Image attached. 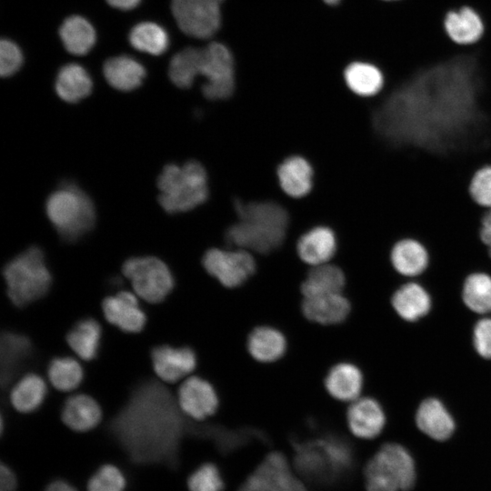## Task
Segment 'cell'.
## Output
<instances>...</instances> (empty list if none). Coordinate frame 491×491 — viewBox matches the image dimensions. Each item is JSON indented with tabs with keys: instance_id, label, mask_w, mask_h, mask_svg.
<instances>
[{
	"instance_id": "d6986e66",
	"label": "cell",
	"mask_w": 491,
	"mask_h": 491,
	"mask_svg": "<svg viewBox=\"0 0 491 491\" xmlns=\"http://www.w3.org/2000/svg\"><path fill=\"white\" fill-rule=\"evenodd\" d=\"M416 422L417 427L429 437L444 441L455 430V421L444 404L437 398L429 397L419 405Z\"/></svg>"
},
{
	"instance_id": "44dd1931",
	"label": "cell",
	"mask_w": 491,
	"mask_h": 491,
	"mask_svg": "<svg viewBox=\"0 0 491 491\" xmlns=\"http://www.w3.org/2000/svg\"><path fill=\"white\" fill-rule=\"evenodd\" d=\"M347 87L360 98L375 97L385 86L383 71L374 63L356 60L344 71Z\"/></svg>"
},
{
	"instance_id": "f6af8a7d",
	"label": "cell",
	"mask_w": 491,
	"mask_h": 491,
	"mask_svg": "<svg viewBox=\"0 0 491 491\" xmlns=\"http://www.w3.org/2000/svg\"><path fill=\"white\" fill-rule=\"evenodd\" d=\"M16 477L13 470L6 465L0 466V491H15Z\"/></svg>"
},
{
	"instance_id": "f907efd6",
	"label": "cell",
	"mask_w": 491,
	"mask_h": 491,
	"mask_svg": "<svg viewBox=\"0 0 491 491\" xmlns=\"http://www.w3.org/2000/svg\"><path fill=\"white\" fill-rule=\"evenodd\" d=\"M382 1H386V2H393V1H398V0H382Z\"/></svg>"
},
{
	"instance_id": "52a82bcc",
	"label": "cell",
	"mask_w": 491,
	"mask_h": 491,
	"mask_svg": "<svg viewBox=\"0 0 491 491\" xmlns=\"http://www.w3.org/2000/svg\"><path fill=\"white\" fill-rule=\"evenodd\" d=\"M135 293L149 303H160L174 287V278L168 266L155 256L127 259L122 268Z\"/></svg>"
},
{
	"instance_id": "74e56055",
	"label": "cell",
	"mask_w": 491,
	"mask_h": 491,
	"mask_svg": "<svg viewBox=\"0 0 491 491\" xmlns=\"http://www.w3.org/2000/svg\"><path fill=\"white\" fill-rule=\"evenodd\" d=\"M125 487L124 475L113 465L100 466L87 483V491H124Z\"/></svg>"
},
{
	"instance_id": "277c9868",
	"label": "cell",
	"mask_w": 491,
	"mask_h": 491,
	"mask_svg": "<svg viewBox=\"0 0 491 491\" xmlns=\"http://www.w3.org/2000/svg\"><path fill=\"white\" fill-rule=\"evenodd\" d=\"M46 215L59 235L65 241H75L95 225L93 201L77 185L65 183L55 190L45 203Z\"/></svg>"
},
{
	"instance_id": "4fadbf2b",
	"label": "cell",
	"mask_w": 491,
	"mask_h": 491,
	"mask_svg": "<svg viewBox=\"0 0 491 491\" xmlns=\"http://www.w3.org/2000/svg\"><path fill=\"white\" fill-rule=\"evenodd\" d=\"M151 359L157 376L167 383L178 381L192 373L196 366V356L187 346H158L153 348Z\"/></svg>"
},
{
	"instance_id": "d4e9b609",
	"label": "cell",
	"mask_w": 491,
	"mask_h": 491,
	"mask_svg": "<svg viewBox=\"0 0 491 491\" xmlns=\"http://www.w3.org/2000/svg\"><path fill=\"white\" fill-rule=\"evenodd\" d=\"M287 343L285 336L276 328L262 326L256 327L247 338V349L258 362L271 363L280 359L286 353Z\"/></svg>"
},
{
	"instance_id": "681fc988",
	"label": "cell",
	"mask_w": 491,
	"mask_h": 491,
	"mask_svg": "<svg viewBox=\"0 0 491 491\" xmlns=\"http://www.w3.org/2000/svg\"><path fill=\"white\" fill-rule=\"evenodd\" d=\"M326 4L330 5H337L341 0H323Z\"/></svg>"
},
{
	"instance_id": "ac0fdd59",
	"label": "cell",
	"mask_w": 491,
	"mask_h": 491,
	"mask_svg": "<svg viewBox=\"0 0 491 491\" xmlns=\"http://www.w3.org/2000/svg\"><path fill=\"white\" fill-rule=\"evenodd\" d=\"M444 28L447 36L460 45H470L478 42L485 32L482 17L468 5L447 12L444 19Z\"/></svg>"
},
{
	"instance_id": "d590c367",
	"label": "cell",
	"mask_w": 491,
	"mask_h": 491,
	"mask_svg": "<svg viewBox=\"0 0 491 491\" xmlns=\"http://www.w3.org/2000/svg\"><path fill=\"white\" fill-rule=\"evenodd\" d=\"M129 41L135 49L154 55L163 54L169 44L165 29L152 22L136 25L130 32Z\"/></svg>"
},
{
	"instance_id": "ba28073f",
	"label": "cell",
	"mask_w": 491,
	"mask_h": 491,
	"mask_svg": "<svg viewBox=\"0 0 491 491\" xmlns=\"http://www.w3.org/2000/svg\"><path fill=\"white\" fill-rule=\"evenodd\" d=\"M200 75L206 82L204 95L211 100L228 98L235 88L234 60L229 49L221 43H211L202 48Z\"/></svg>"
},
{
	"instance_id": "9a60e30c",
	"label": "cell",
	"mask_w": 491,
	"mask_h": 491,
	"mask_svg": "<svg viewBox=\"0 0 491 491\" xmlns=\"http://www.w3.org/2000/svg\"><path fill=\"white\" fill-rule=\"evenodd\" d=\"M102 309L105 319L126 333H138L145 327L146 316L136 297L122 291L103 300Z\"/></svg>"
},
{
	"instance_id": "7bdbcfd3",
	"label": "cell",
	"mask_w": 491,
	"mask_h": 491,
	"mask_svg": "<svg viewBox=\"0 0 491 491\" xmlns=\"http://www.w3.org/2000/svg\"><path fill=\"white\" fill-rule=\"evenodd\" d=\"M270 491H306L300 480L295 477L290 471L274 480L269 486Z\"/></svg>"
},
{
	"instance_id": "30bf717a",
	"label": "cell",
	"mask_w": 491,
	"mask_h": 491,
	"mask_svg": "<svg viewBox=\"0 0 491 491\" xmlns=\"http://www.w3.org/2000/svg\"><path fill=\"white\" fill-rule=\"evenodd\" d=\"M203 265L209 275L229 288L240 286L256 271V262L245 249H209L204 255Z\"/></svg>"
},
{
	"instance_id": "c3c4849f",
	"label": "cell",
	"mask_w": 491,
	"mask_h": 491,
	"mask_svg": "<svg viewBox=\"0 0 491 491\" xmlns=\"http://www.w3.org/2000/svg\"><path fill=\"white\" fill-rule=\"evenodd\" d=\"M106 2L115 8L128 10L135 7L140 0H106Z\"/></svg>"
},
{
	"instance_id": "ee69618b",
	"label": "cell",
	"mask_w": 491,
	"mask_h": 491,
	"mask_svg": "<svg viewBox=\"0 0 491 491\" xmlns=\"http://www.w3.org/2000/svg\"><path fill=\"white\" fill-rule=\"evenodd\" d=\"M479 236L491 260V208L486 209L482 215Z\"/></svg>"
},
{
	"instance_id": "7402d4cb",
	"label": "cell",
	"mask_w": 491,
	"mask_h": 491,
	"mask_svg": "<svg viewBox=\"0 0 491 491\" xmlns=\"http://www.w3.org/2000/svg\"><path fill=\"white\" fill-rule=\"evenodd\" d=\"M61 418L70 429L86 432L100 423L102 411L93 397L78 394L66 399L62 408Z\"/></svg>"
},
{
	"instance_id": "6da1fadb",
	"label": "cell",
	"mask_w": 491,
	"mask_h": 491,
	"mask_svg": "<svg viewBox=\"0 0 491 491\" xmlns=\"http://www.w3.org/2000/svg\"><path fill=\"white\" fill-rule=\"evenodd\" d=\"M179 408L163 385L148 380L133 390L110 428L134 461L175 465L185 430Z\"/></svg>"
},
{
	"instance_id": "5b68a950",
	"label": "cell",
	"mask_w": 491,
	"mask_h": 491,
	"mask_svg": "<svg viewBox=\"0 0 491 491\" xmlns=\"http://www.w3.org/2000/svg\"><path fill=\"white\" fill-rule=\"evenodd\" d=\"M3 275L7 296L17 306H24L42 298L52 283L45 255L37 246H31L10 260L5 265Z\"/></svg>"
},
{
	"instance_id": "f546056e",
	"label": "cell",
	"mask_w": 491,
	"mask_h": 491,
	"mask_svg": "<svg viewBox=\"0 0 491 491\" xmlns=\"http://www.w3.org/2000/svg\"><path fill=\"white\" fill-rule=\"evenodd\" d=\"M93 83L87 72L79 65L63 66L56 77L55 88L58 96L69 103L86 97L92 91Z\"/></svg>"
},
{
	"instance_id": "1f68e13d",
	"label": "cell",
	"mask_w": 491,
	"mask_h": 491,
	"mask_svg": "<svg viewBox=\"0 0 491 491\" xmlns=\"http://www.w3.org/2000/svg\"><path fill=\"white\" fill-rule=\"evenodd\" d=\"M59 35L65 49L76 55H85L95 42L94 27L79 15L66 18L60 26Z\"/></svg>"
},
{
	"instance_id": "8fae6325",
	"label": "cell",
	"mask_w": 491,
	"mask_h": 491,
	"mask_svg": "<svg viewBox=\"0 0 491 491\" xmlns=\"http://www.w3.org/2000/svg\"><path fill=\"white\" fill-rule=\"evenodd\" d=\"M296 466L310 480L329 483L341 476L322 440V438L296 444Z\"/></svg>"
},
{
	"instance_id": "83f0119b",
	"label": "cell",
	"mask_w": 491,
	"mask_h": 491,
	"mask_svg": "<svg viewBox=\"0 0 491 491\" xmlns=\"http://www.w3.org/2000/svg\"><path fill=\"white\" fill-rule=\"evenodd\" d=\"M31 342L27 336L5 332L1 336V383L5 386L13 379L20 365L31 353Z\"/></svg>"
},
{
	"instance_id": "9c48e42d",
	"label": "cell",
	"mask_w": 491,
	"mask_h": 491,
	"mask_svg": "<svg viewBox=\"0 0 491 491\" xmlns=\"http://www.w3.org/2000/svg\"><path fill=\"white\" fill-rule=\"evenodd\" d=\"M223 0H172L171 9L178 27L185 35L205 39L220 27Z\"/></svg>"
},
{
	"instance_id": "b9f144b4",
	"label": "cell",
	"mask_w": 491,
	"mask_h": 491,
	"mask_svg": "<svg viewBox=\"0 0 491 491\" xmlns=\"http://www.w3.org/2000/svg\"><path fill=\"white\" fill-rule=\"evenodd\" d=\"M473 344L477 354L491 359V318L480 319L473 331Z\"/></svg>"
},
{
	"instance_id": "7c38bea8",
	"label": "cell",
	"mask_w": 491,
	"mask_h": 491,
	"mask_svg": "<svg viewBox=\"0 0 491 491\" xmlns=\"http://www.w3.org/2000/svg\"><path fill=\"white\" fill-rule=\"evenodd\" d=\"M180 409L195 420L212 416L218 407V396L206 380L192 376L184 381L177 393Z\"/></svg>"
},
{
	"instance_id": "3957f363",
	"label": "cell",
	"mask_w": 491,
	"mask_h": 491,
	"mask_svg": "<svg viewBox=\"0 0 491 491\" xmlns=\"http://www.w3.org/2000/svg\"><path fill=\"white\" fill-rule=\"evenodd\" d=\"M158 199L170 214L186 212L203 204L208 197L207 175L197 161L180 166L165 165L157 179Z\"/></svg>"
},
{
	"instance_id": "cb8c5ba5",
	"label": "cell",
	"mask_w": 491,
	"mask_h": 491,
	"mask_svg": "<svg viewBox=\"0 0 491 491\" xmlns=\"http://www.w3.org/2000/svg\"><path fill=\"white\" fill-rule=\"evenodd\" d=\"M336 241L327 227H316L300 237L297 252L300 258L313 266L326 264L335 255Z\"/></svg>"
},
{
	"instance_id": "4dcf8cb0",
	"label": "cell",
	"mask_w": 491,
	"mask_h": 491,
	"mask_svg": "<svg viewBox=\"0 0 491 491\" xmlns=\"http://www.w3.org/2000/svg\"><path fill=\"white\" fill-rule=\"evenodd\" d=\"M462 298L473 312H491V274L484 270L468 273L462 284Z\"/></svg>"
},
{
	"instance_id": "484cf974",
	"label": "cell",
	"mask_w": 491,
	"mask_h": 491,
	"mask_svg": "<svg viewBox=\"0 0 491 491\" xmlns=\"http://www.w3.org/2000/svg\"><path fill=\"white\" fill-rule=\"evenodd\" d=\"M277 176L282 189L290 196H304L312 188V167L300 156L286 159L277 169Z\"/></svg>"
},
{
	"instance_id": "7dc6e473",
	"label": "cell",
	"mask_w": 491,
	"mask_h": 491,
	"mask_svg": "<svg viewBox=\"0 0 491 491\" xmlns=\"http://www.w3.org/2000/svg\"><path fill=\"white\" fill-rule=\"evenodd\" d=\"M45 491H77L74 486L64 480H55L51 482Z\"/></svg>"
},
{
	"instance_id": "7a4b0ae2",
	"label": "cell",
	"mask_w": 491,
	"mask_h": 491,
	"mask_svg": "<svg viewBox=\"0 0 491 491\" xmlns=\"http://www.w3.org/2000/svg\"><path fill=\"white\" fill-rule=\"evenodd\" d=\"M238 221L227 228L226 240L240 248L268 254L283 244L289 217L286 209L272 201L234 203Z\"/></svg>"
},
{
	"instance_id": "f1b7e54d",
	"label": "cell",
	"mask_w": 491,
	"mask_h": 491,
	"mask_svg": "<svg viewBox=\"0 0 491 491\" xmlns=\"http://www.w3.org/2000/svg\"><path fill=\"white\" fill-rule=\"evenodd\" d=\"M346 285L343 271L336 266L323 264L314 266L301 285L304 297L342 293Z\"/></svg>"
},
{
	"instance_id": "4316f807",
	"label": "cell",
	"mask_w": 491,
	"mask_h": 491,
	"mask_svg": "<svg viewBox=\"0 0 491 491\" xmlns=\"http://www.w3.org/2000/svg\"><path fill=\"white\" fill-rule=\"evenodd\" d=\"M103 72L107 83L120 91L137 88L145 76L144 66L125 55L108 59L104 65Z\"/></svg>"
},
{
	"instance_id": "60d3db41",
	"label": "cell",
	"mask_w": 491,
	"mask_h": 491,
	"mask_svg": "<svg viewBox=\"0 0 491 491\" xmlns=\"http://www.w3.org/2000/svg\"><path fill=\"white\" fill-rule=\"evenodd\" d=\"M23 62L22 53L18 46L9 40L0 42V75L7 77L20 68Z\"/></svg>"
},
{
	"instance_id": "5bb4252c",
	"label": "cell",
	"mask_w": 491,
	"mask_h": 491,
	"mask_svg": "<svg viewBox=\"0 0 491 491\" xmlns=\"http://www.w3.org/2000/svg\"><path fill=\"white\" fill-rule=\"evenodd\" d=\"M389 261L396 275L405 278H416L427 271L431 257L427 247L421 241L405 237L393 245Z\"/></svg>"
},
{
	"instance_id": "e575fe53",
	"label": "cell",
	"mask_w": 491,
	"mask_h": 491,
	"mask_svg": "<svg viewBox=\"0 0 491 491\" xmlns=\"http://www.w3.org/2000/svg\"><path fill=\"white\" fill-rule=\"evenodd\" d=\"M202 48L186 47L176 53L168 68L170 80L180 88H189L200 75Z\"/></svg>"
},
{
	"instance_id": "836d02e7",
	"label": "cell",
	"mask_w": 491,
	"mask_h": 491,
	"mask_svg": "<svg viewBox=\"0 0 491 491\" xmlns=\"http://www.w3.org/2000/svg\"><path fill=\"white\" fill-rule=\"evenodd\" d=\"M45 395L46 386L42 377L27 374L13 386L10 400L17 411L30 413L42 405Z\"/></svg>"
},
{
	"instance_id": "bcb514c9",
	"label": "cell",
	"mask_w": 491,
	"mask_h": 491,
	"mask_svg": "<svg viewBox=\"0 0 491 491\" xmlns=\"http://www.w3.org/2000/svg\"><path fill=\"white\" fill-rule=\"evenodd\" d=\"M238 491H270L265 481L256 473L250 476Z\"/></svg>"
},
{
	"instance_id": "2e32d148",
	"label": "cell",
	"mask_w": 491,
	"mask_h": 491,
	"mask_svg": "<svg viewBox=\"0 0 491 491\" xmlns=\"http://www.w3.org/2000/svg\"><path fill=\"white\" fill-rule=\"evenodd\" d=\"M346 419L351 432L364 439L377 436L386 424V415L381 405L372 397H358L351 402Z\"/></svg>"
},
{
	"instance_id": "603a6c76",
	"label": "cell",
	"mask_w": 491,
	"mask_h": 491,
	"mask_svg": "<svg viewBox=\"0 0 491 491\" xmlns=\"http://www.w3.org/2000/svg\"><path fill=\"white\" fill-rule=\"evenodd\" d=\"M392 306L401 318L415 322L429 312L431 297L422 285L410 281L396 290L392 296Z\"/></svg>"
},
{
	"instance_id": "ab89813d",
	"label": "cell",
	"mask_w": 491,
	"mask_h": 491,
	"mask_svg": "<svg viewBox=\"0 0 491 491\" xmlns=\"http://www.w3.org/2000/svg\"><path fill=\"white\" fill-rule=\"evenodd\" d=\"M468 191L476 205L491 208V165H482L474 173Z\"/></svg>"
},
{
	"instance_id": "8d00e7d4",
	"label": "cell",
	"mask_w": 491,
	"mask_h": 491,
	"mask_svg": "<svg viewBox=\"0 0 491 491\" xmlns=\"http://www.w3.org/2000/svg\"><path fill=\"white\" fill-rule=\"evenodd\" d=\"M47 372L52 385L60 391L74 390L83 379V369L72 357L54 358L48 366Z\"/></svg>"
},
{
	"instance_id": "8992f818",
	"label": "cell",
	"mask_w": 491,
	"mask_h": 491,
	"mask_svg": "<svg viewBox=\"0 0 491 491\" xmlns=\"http://www.w3.org/2000/svg\"><path fill=\"white\" fill-rule=\"evenodd\" d=\"M365 478L367 491H407L416 481L414 460L402 446L386 444L367 463Z\"/></svg>"
},
{
	"instance_id": "ffe728a7",
	"label": "cell",
	"mask_w": 491,
	"mask_h": 491,
	"mask_svg": "<svg viewBox=\"0 0 491 491\" xmlns=\"http://www.w3.org/2000/svg\"><path fill=\"white\" fill-rule=\"evenodd\" d=\"M364 386L361 370L354 364L342 362L332 366L325 377V387L335 399L353 402L360 397Z\"/></svg>"
},
{
	"instance_id": "f35d334b",
	"label": "cell",
	"mask_w": 491,
	"mask_h": 491,
	"mask_svg": "<svg viewBox=\"0 0 491 491\" xmlns=\"http://www.w3.org/2000/svg\"><path fill=\"white\" fill-rule=\"evenodd\" d=\"M190 491H222L224 481L217 466L211 463L200 466L187 480Z\"/></svg>"
},
{
	"instance_id": "d6a6232c",
	"label": "cell",
	"mask_w": 491,
	"mask_h": 491,
	"mask_svg": "<svg viewBox=\"0 0 491 491\" xmlns=\"http://www.w3.org/2000/svg\"><path fill=\"white\" fill-rule=\"evenodd\" d=\"M102 336L101 326L93 318L78 321L66 335V341L75 353L84 360L97 356Z\"/></svg>"
},
{
	"instance_id": "e0dca14e",
	"label": "cell",
	"mask_w": 491,
	"mask_h": 491,
	"mask_svg": "<svg viewBox=\"0 0 491 491\" xmlns=\"http://www.w3.org/2000/svg\"><path fill=\"white\" fill-rule=\"evenodd\" d=\"M301 309L303 315L314 323L336 325L347 318L351 306L342 293H334L304 297Z\"/></svg>"
}]
</instances>
